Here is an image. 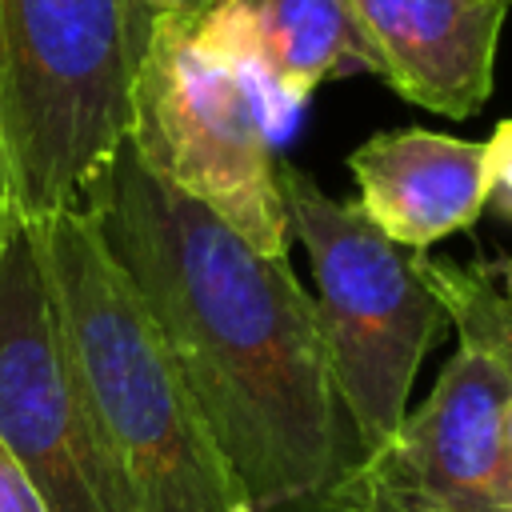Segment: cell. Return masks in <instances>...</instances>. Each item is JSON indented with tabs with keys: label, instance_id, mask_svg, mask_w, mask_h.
Masks as SVG:
<instances>
[{
	"label": "cell",
	"instance_id": "6da1fadb",
	"mask_svg": "<svg viewBox=\"0 0 512 512\" xmlns=\"http://www.w3.org/2000/svg\"><path fill=\"white\" fill-rule=\"evenodd\" d=\"M80 212L140 296L252 512H336L360 448L288 256L256 252L160 184L128 140Z\"/></svg>",
	"mask_w": 512,
	"mask_h": 512
},
{
	"label": "cell",
	"instance_id": "7a4b0ae2",
	"mask_svg": "<svg viewBox=\"0 0 512 512\" xmlns=\"http://www.w3.org/2000/svg\"><path fill=\"white\" fill-rule=\"evenodd\" d=\"M36 236L64 344L132 512H252L88 212H60Z\"/></svg>",
	"mask_w": 512,
	"mask_h": 512
},
{
	"label": "cell",
	"instance_id": "3957f363",
	"mask_svg": "<svg viewBox=\"0 0 512 512\" xmlns=\"http://www.w3.org/2000/svg\"><path fill=\"white\" fill-rule=\"evenodd\" d=\"M284 128L240 0H224L200 24L148 20L128 144L160 184L208 208L264 256H288L292 240L276 176Z\"/></svg>",
	"mask_w": 512,
	"mask_h": 512
},
{
	"label": "cell",
	"instance_id": "277c9868",
	"mask_svg": "<svg viewBox=\"0 0 512 512\" xmlns=\"http://www.w3.org/2000/svg\"><path fill=\"white\" fill-rule=\"evenodd\" d=\"M140 0H0V152L20 220L76 212L132 128Z\"/></svg>",
	"mask_w": 512,
	"mask_h": 512
},
{
	"label": "cell",
	"instance_id": "5b68a950",
	"mask_svg": "<svg viewBox=\"0 0 512 512\" xmlns=\"http://www.w3.org/2000/svg\"><path fill=\"white\" fill-rule=\"evenodd\" d=\"M456 352L428 400L364 452L336 488V512H512L504 424L512 408V336L484 264L416 252Z\"/></svg>",
	"mask_w": 512,
	"mask_h": 512
},
{
	"label": "cell",
	"instance_id": "8992f818",
	"mask_svg": "<svg viewBox=\"0 0 512 512\" xmlns=\"http://www.w3.org/2000/svg\"><path fill=\"white\" fill-rule=\"evenodd\" d=\"M276 176L288 224L312 260V308L332 388L364 456L404 420L412 380L448 316L416 256L392 244L356 200L328 196L284 160Z\"/></svg>",
	"mask_w": 512,
	"mask_h": 512
},
{
	"label": "cell",
	"instance_id": "52a82bcc",
	"mask_svg": "<svg viewBox=\"0 0 512 512\" xmlns=\"http://www.w3.org/2000/svg\"><path fill=\"white\" fill-rule=\"evenodd\" d=\"M0 440L48 512H132L84 400L36 224H0Z\"/></svg>",
	"mask_w": 512,
	"mask_h": 512
},
{
	"label": "cell",
	"instance_id": "ba28073f",
	"mask_svg": "<svg viewBox=\"0 0 512 512\" xmlns=\"http://www.w3.org/2000/svg\"><path fill=\"white\" fill-rule=\"evenodd\" d=\"M348 8L392 92L452 120L484 108L508 0H348Z\"/></svg>",
	"mask_w": 512,
	"mask_h": 512
},
{
	"label": "cell",
	"instance_id": "9c48e42d",
	"mask_svg": "<svg viewBox=\"0 0 512 512\" xmlns=\"http://www.w3.org/2000/svg\"><path fill=\"white\" fill-rule=\"evenodd\" d=\"M348 172L360 212L408 252L472 228L484 212V144L476 140L428 128L372 132L348 156Z\"/></svg>",
	"mask_w": 512,
	"mask_h": 512
},
{
	"label": "cell",
	"instance_id": "30bf717a",
	"mask_svg": "<svg viewBox=\"0 0 512 512\" xmlns=\"http://www.w3.org/2000/svg\"><path fill=\"white\" fill-rule=\"evenodd\" d=\"M268 96L284 124L332 76L372 72L380 60L348 0H240Z\"/></svg>",
	"mask_w": 512,
	"mask_h": 512
},
{
	"label": "cell",
	"instance_id": "8fae6325",
	"mask_svg": "<svg viewBox=\"0 0 512 512\" xmlns=\"http://www.w3.org/2000/svg\"><path fill=\"white\" fill-rule=\"evenodd\" d=\"M484 212L512 220V120H500L484 140Z\"/></svg>",
	"mask_w": 512,
	"mask_h": 512
},
{
	"label": "cell",
	"instance_id": "7c38bea8",
	"mask_svg": "<svg viewBox=\"0 0 512 512\" xmlns=\"http://www.w3.org/2000/svg\"><path fill=\"white\" fill-rule=\"evenodd\" d=\"M0 512H48L28 472L16 464V456L0 440Z\"/></svg>",
	"mask_w": 512,
	"mask_h": 512
},
{
	"label": "cell",
	"instance_id": "4fadbf2b",
	"mask_svg": "<svg viewBox=\"0 0 512 512\" xmlns=\"http://www.w3.org/2000/svg\"><path fill=\"white\" fill-rule=\"evenodd\" d=\"M224 0H140V8L148 16H172L180 24H200L212 8H220Z\"/></svg>",
	"mask_w": 512,
	"mask_h": 512
},
{
	"label": "cell",
	"instance_id": "5bb4252c",
	"mask_svg": "<svg viewBox=\"0 0 512 512\" xmlns=\"http://www.w3.org/2000/svg\"><path fill=\"white\" fill-rule=\"evenodd\" d=\"M484 264V272L492 276V284H496V292L504 296V312H508V336H512V256H492V260H480Z\"/></svg>",
	"mask_w": 512,
	"mask_h": 512
},
{
	"label": "cell",
	"instance_id": "9a60e30c",
	"mask_svg": "<svg viewBox=\"0 0 512 512\" xmlns=\"http://www.w3.org/2000/svg\"><path fill=\"white\" fill-rule=\"evenodd\" d=\"M8 216H16V208H12V200H8V184H4V152H0V224H4Z\"/></svg>",
	"mask_w": 512,
	"mask_h": 512
},
{
	"label": "cell",
	"instance_id": "2e32d148",
	"mask_svg": "<svg viewBox=\"0 0 512 512\" xmlns=\"http://www.w3.org/2000/svg\"><path fill=\"white\" fill-rule=\"evenodd\" d=\"M504 456H508V488H512V408H508V424H504Z\"/></svg>",
	"mask_w": 512,
	"mask_h": 512
}]
</instances>
